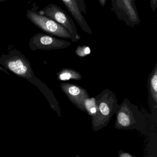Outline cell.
I'll return each instance as SVG.
<instances>
[{"label": "cell", "instance_id": "11", "mask_svg": "<svg viewBox=\"0 0 157 157\" xmlns=\"http://www.w3.org/2000/svg\"><path fill=\"white\" fill-rule=\"evenodd\" d=\"M151 85L152 88L155 92L157 91V76L156 75H154V77L151 80Z\"/></svg>", "mask_w": 157, "mask_h": 157}, {"label": "cell", "instance_id": "10", "mask_svg": "<svg viewBox=\"0 0 157 157\" xmlns=\"http://www.w3.org/2000/svg\"><path fill=\"white\" fill-rule=\"evenodd\" d=\"M71 75L69 72H64L61 73L59 76V78L61 80L65 81L69 80L71 78Z\"/></svg>", "mask_w": 157, "mask_h": 157}, {"label": "cell", "instance_id": "15", "mask_svg": "<svg viewBox=\"0 0 157 157\" xmlns=\"http://www.w3.org/2000/svg\"><path fill=\"white\" fill-rule=\"evenodd\" d=\"M96 109H95V108H94V107H93V108H91V109H90L91 113H95V112H96Z\"/></svg>", "mask_w": 157, "mask_h": 157}, {"label": "cell", "instance_id": "13", "mask_svg": "<svg viewBox=\"0 0 157 157\" xmlns=\"http://www.w3.org/2000/svg\"><path fill=\"white\" fill-rule=\"evenodd\" d=\"M98 1L102 7H104L106 4V0H98Z\"/></svg>", "mask_w": 157, "mask_h": 157}, {"label": "cell", "instance_id": "5", "mask_svg": "<svg viewBox=\"0 0 157 157\" xmlns=\"http://www.w3.org/2000/svg\"><path fill=\"white\" fill-rule=\"evenodd\" d=\"M74 20L82 29L89 34H92L91 29L82 13L86 14V5L84 0H61Z\"/></svg>", "mask_w": 157, "mask_h": 157}, {"label": "cell", "instance_id": "7", "mask_svg": "<svg viewBox=\"0 0 157 157\" xmlns=\"http://www.w3.org/2000/svg\"><path fill=\"white\" fill-rule=\"evenodd\" d=\"M90 52V48L87 46H78L76 50V53L80 56H84L89 55Z\"/></svg>", "mask_w": 157, "mask_h": 157}, {"label": "cell", "instance_id": "16", "mask_svg": "<svg viewBox=\"0 0 157 157\" xmlns=\"http://www.w3.org/2000/svg\"><path fill=\"white\" fill-rule=\"evenodd\" d=\"M8 1L10 0H0V2H3Z\"/></svg>", "mask_w": 157, "mask_h": 157}, {"label": "cell", "instance_id": "14", "mask_svg": "<svg viewBox=\"0 0 157 157\" xmlns=\"http://www.w3.org/2000/svg\"><path fill=\"white\" fill-rule=\"evenodd\" d=\"M128 1H129V2L132 4V6L136 9V6L135 3V1H134V0H128Z\"/></svg>", "mask_w": 157, "mask_h": 157}, {"label": "cell", "instance_id": "12", "mask_svg": "<svg viewBox=\"0 0 157 157\" xmlns=\"http://www.w3.org/2000/svg\"><path fill=\"white\" fill-rule=\"evenodd\" d=\"M150 6L153 11H155L157 8V0H150Z\"/></svg>", "mask_w": 157, "mask_h": 157}, {"label": "cell", "instance_id": "3", "mask_svg": "<svg viewBox=\"0 0 157 157\" xmlns=\"http://www.w3.org/2000/svg\"><path fill=\"white\" fill-rule=\"evenodd\" d=\"M38 12L41 15L51 18L64 27L71 35L72 42L76 43L80 39V36L72 19L59 6L51 3L41 10H38Z\"/></svg>", "mask_w": 157, "mask_h": 157}, {"label": "cell", "instance_id": "8", "mask_svg": "<svg viewBox=\"0 0 157 157\" xmlns=\"http://www.w3.org/2000/svg\"><path fill=\"white\" fill-rule=\"evenodd\" d=\"M100 110L104 115H107L109 113L110 110L108 105L105 103H101L100 105Z\"/></svg>", "mask_w": 157, "mask_h": 157}, {"label": "cell", "instance_id": "1", "mask_svg": "<svg viewBox=\"0 0 157 157\" xmlns=\"http://www.w3.org/2000/svg\"><path fill=\"white\" fill-rule=\"evenodd\" d=\"M9 54L0 56V64L20 78H23L37 86L46 96L45 85L36 78L34 73L30 61L22 53L12 46L9 48Z\"/></svg>", "mask_w": 157, "mask_h": 157}, {"label": "cell", "instance_id": "6", "mask_svg": "<svg viewBox=\"0 0 157 157\" xmlns=\"http://www.w3.org/2000/svg\"><path fill=\"white\" fill-rule=\"evenodd\" d=\"M118 122L123 126H127L130 124V120L128 116L124 113H120L117 117Z\"/></svg>", "mask_w": 157, "mask_h": 157}, {"label": "cell", "instance_id": "9", "mask_svg": "<svg viewBox=\"0 0 157 157\" xmlns=\"http://www.w3.org/2000/svg\"><path fill=\"white\" fill-rule=\"evenodd\" d=\"M69 92L71 95L76 96L78 95L80 93V90L76 86H72L70 87L69 89Z\"/></svg>", "mask_w": 157, "mask_h": 157}, {"label": "cell", "instance_id": "2", "mask_svg": "<svg viewBox=\"0 0 157 157\" xmlns=\"http://www.w3.org/2000/svg\"><path fill=\"white\" fill-rule=\"evenodd\" d=\"M38 9L36 3H34L32 9L26 11V17L33 24L48 34L72 40L71 35L64 27L51 18L39 14Z\"/></svg>", "mask_w": 157, "mask_h": 157}, {"label": "cell", "instance_id": "4", "mask_svg": "<svg viewBox=\"0 0 157 157\" xmlns=\"http://www.w3.org/2000/svg\"><path fill=\"white\" fill-rule=\"evenodd\" d=\"M71 45V43L58 39L48 34L38 33L30 39L29 47L33 51L63 49Z\"/></svg>", "mask_w": 157, "mask_h": 157}]
</instances>
